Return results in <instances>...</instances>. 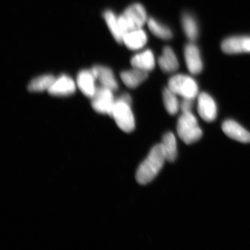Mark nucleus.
I'll use <instances>...</instances> for the list:
<instances>
[{
    "label": "nucleus",
    "instance_id": "1",
    "mask_svg": "<svg viewBox=\"0 0 250 250\" xmlns=\"http://www.w3.org/2000/svg\"><path fill=\"white\" fill-rule=\"evenodd\" d=\"M166 159L163 149L160 145L154 146L148 157L140 166L136 173V180L145 185L151 182L163 167Z\"/></svg>",
    "mask_w": 250,
    "mask_h": 250
},
{
    "label": "nucleus",
    "instance_id": "2",
    "mask_svg": "<svg viewBox=\"0 0 250 250\" xmlns=\"http://www.w3.org/2000/svg\"><path fill=\"white\" fill-rule=\"evenodd\" d=\"M132 99L128 94H124L116 100L111 117L118 126L126 133L132 132L135 127V120L132 108Z\"/></svg>",
    "mask_w": 250,
    "mask_h": 250
},
{
    "label": "nucleus",
    "instance_id": "3",
    "mask_svg": "<svg viewBox=\"0 0 250 250\" xmlns=\"http://www.w3.org/2000/svg\"><path fill=\"white\" fill-rule=\"evenodd\" d=\"M147 21L146 9L139 3L130 5L118 17V24L125 35L130 31L142 29Z\"/></svg>",
    "mask_w": 250,
    "mask_h": 250
},
{
    "label": "nucleus",
    "instance_id": "4",
    "mask_svg": "<svg viewBox=\"0 0 250 250\" xmlns=\"http://www.w3.org/2000/svg\"><path fill=\"white\" fill-rule=\"evenodd\" d=\"M178 135L187 145L195 143L201 138L202 130L191 111L182 112L177 121Z\"/></svg>",
    "mask_w": 250,
    "mask_h": 250
},
{
    "label": "nucleus",
    "instance_id": "5",
    "mask_svg": "<svg viewBox=\"0 0 250 250\" xmlns=\"http://www.w3.org/2000/svg\"><path fill=\"white\" fill-rule=\"evenodd\" d=\"M167 87L183 99L194 100L199 95V86L193 78L188 75L178 74L168 81Z\"/></svg>",
    "mask_w": 250,
    "mask_h": 250
},
{
    "label": "nucleus",
    "instance_id": "6",
    "mask_svg": "<svg viewBox=\"0 0 250 250\" xmlns=\"http://www.w3.org/2000/svg\"><path fill=\"white\" fill-rule=\"evenodd\" d=\"M113 90L104 86L97 87L96 91L92 98V106L96 112L111 116L115 104Z\"/></svg>",
    "mask_w": 250,
    "mask_h": 250
},
{
    "label": "nucleus",
    "instance_id": "7",
    "mask_svg": "<svg viewBox=\"0 0 250 250\" xmlns=\"http://www.w3.org/2000/svg\"><path fill=\"white\" fill-rule=\"evenodd\" d=\"M198 114L208 123L214 121L217 117V105L212 97L206 92L199 94L197 101Z\"/></svg>",
    "mask_w": 250,
    "mask_h": 250
},
{
    "label": "nucleus",
    "instance_id": "8",
    "mask_svg": "<svg viewBox=\"0 0 250 250\" xmlns=\"http://www.w3.org/2000/svg\"><path fill=\"white\" fill-rule=\"evenodd\" d=\"M184 56L189 73L193 75L201 73L203 68L201 52L194 43L190 42L184 47Z\"/></svg>",
    "mask_w": 250,
    "mask_h": 250
},
{
    "label": "nucleus",
    "instance_id": "9",
    "mask_svg": "<svg viewBox=\"0 0 250 250\" xmlns=\"http://www.w3.org/2000/svg\"><path fill=\"white\" fill-rule=\"evenodd\" d=\"M222 51L232 55L250 53V37L234 36L224 40L221 43Z\"/></svg>",
    "mask_w": 250,
    "mask_h": 250
},
{
    "label": "nucleus",
    "instance_id": "10",
    "mask_svg": "<svg viewBox=\"0 0 250 250\" xmlns=\"http://www.w3.org/2000/svg\"><path fill=\"white\" fill-rule=\"evenodd\" d=\"M76 89V83L74 81L67 75H62L55 78L48 92L52 96H68L73 94Z\"/></svg>",
    "mask_w": 250,
    "mask_h": 250
},
{
    "label": "nucleus",
    "instance_id": "11",
    "mask_svg": "<svg viewBox=\"0 0 250 250\" xmlns=\"http://www.w3.org/2000/svg\"><path fill=\"white\" fill-rule=\"evenodd\" d=\"M222 129L229 138L243 143H250V133L241 125L232 120L225 121Z\"/></svg>",
    "mask_w": 250,
    "mask_h": 250
},
{
    "label": "nucleus",
    "instance_id": "12",
    "mask_svg": "<svg viewBox=\"0 0 250 250\" xmlns=\"http://www.w3.org/2000/svg\"><path fill=\"white\" fill-rule=\"evenodd\" d=\"M96 78L92 70H84L80 72L77 78V84L81 91L87 98L92 99L97 87Z\"/></svg>",
    "mask_w": 250,
    "mask_h": 250
},
{
    "label": "nucleus",
    "instance_id": "13",
    "mask_svg": "<svg viewBox=\"0 0 250 250\" xmlns=\"http://www.w3.org/2000/svg\"><path fill=\"white\" fill-rule=\"evenodd\" d=\"M130 63L133 68L148 73L154 70L156 65L154 53L150 49L139 52L131 59Z\"/></svg>",
    "mask_w": 250,
    "mask_h": 250
},
{
    "label": "nucleus",
    "instance_id": "14",
    "mask_svg": "<svg viewBox=\"0 0 250 250\" xmlns=\"http://www.w3.org/2000/svg\"><path fill=\"white\" fill-rule=\"evenodd\" d=\"M158 62L159 67L166 73H174L179 68V60L173 49L169 46L164 47Z\"/></svg>",
    "mask_w": 250,
    "mask_h": 250
},
{
    "label": "nucleus",
    "instance_id": "15",
    "mask_svg": "<svg viewBox=\"0 0 250 250\" xmlns=\"http://www.w3.org/2000/svg\"><path fill=\"white\" fill-rule=\"evenodd\" d=\"M148 42L147 34L142 29L134 30L124 36L123 43L128 49L138 51L142 49Z\"/></svg>",
    "mask_w": 250,
    "mask_h": 250
},
{
    "label": "nucleus",
    "instance_id": "16",
    "mask_svg": "<svg viewBox=\"0 0 250 250\" xmlns=\"http://www.w3.org/2000/svg\"><path fill=\"white\" fill-rule=\"evenodd\" d=\"M97 80L102 86L115 91L118 89V83L114 77L113 72L107 67L97 65L92 69Z\"/></svg>",
    "mask_w": 250,
    "mask_h": 250
},
{
    "label": "nucleus",
    "instance_id": "17",
    "mask_svg": "<svg viewBox=\"0 0 250 250\" xmlns=\"http://www.w3.org/2000/svg\"><path fill=\"white\" fill-rule=\"evenodd\" d=\"M120 76L125 85L129 88L135 89L147 79L148 73L133 67L132 70L122 72Z\"/></svg>",
    "mask_w": 250,
    "mask_h": 250
},
{
    "label": "nucleus",
    "instance_id": "18",
    "mask_svg": "<svg viewBox=\"0 0 250 250\" xmlns=\"http://www.w3.org/2000/svg\"><path fill=\"white\" fill-rule=\"evenodd\" d=\"M181 24L187 38L190 42H195L199 36L198 25L195 18L189 14H184L181 18Z\"/></svg>",
    "mask_w": 250,
    "mask_h": 250
},
{
    "label": "nucleus",
    "instance_id": "19",
    "mask_svg": "<svg viewBox=\"0 0 250 250\" xmlns=\"http://www.w3.org/2000/svg\"><path fill=\"white\" fill-rule=\"evenodd\" d=\"M161 145L167 161L173 162L176 160L177 155V142L174 134L171 132L166 133Z\"/></svg>",
    "mask_w": 250,
    "mask_h": 250
},
{
    "label": "nucleus",
    "instance_id": "20",
    "mask_svg": "<svg viewBox=\"0 0 250 250\" xmlns=\"http://www.w3.org/2000/svg\"><path fill=\"white\" fill-rule=\"evenodd\" d=\"M104 20L110 30L112 36L118 43H123L125 34L118 24V17L111 11H106L104 14Z\"/></svg>",
    "mask_w": 250,
    "mask_h": 250
},
{
    "label": "nucleus",
    "instance_id": "21",
    "mask_svg": "<svg viewBox=\"0 0 250 250\" xmlns=\"http://www.w3.org/2000/svg\"><path fill=\"white\" fill-rule=\"evenodd\" d=\"M146 23H147L149 30L157 38L163 40H170L173 38V33L169 28L159 23L154 18L148 19Z\"/></svg>",
    "mask_w": 250,
    "mask_h": 250
},
{
    "label": "nucleus",
    "instance_id": "22",
    "mask_svg": "<svg viewBox=\"0 0 250 250\" xmlns=\"http://www.w3.org/2000/svg\"><path fill=\"white\" fill-rule=\"evenodd\" d=\"M162 95L165 107L168 113L171 115H176L180 109V103L176 94L167 87L164 89Z\"/></svg>",
    "mask_w": 250,
    "mask_h": 250
},
{
    "label": "nucleus",
    "instance_id": "23",
    "mask_svg": "<svg viewBox=\"0 0 250 250\" xmlns=\"http://www.w3.org/2000/svg\"><path fill=\"white\" fill-rule=\"evenodd\" d=\"M55 78L52 75H43L31 81L28 89L30 92H40L48 90L54 83Z\"/></svg>",
    "mask_w": 250,
    "mask_h": 250
},
{
    "label": "nucleus",
    "instance_id": "24",
    "mask_svg": "<svg viewBox=\"0 0 250 250\" xmlns=\"http://www.w3.org/2000/svg\"><path fill=\"white\" fill-rule=\"evenodd\" d=\"M194 100L190 99H183L180 103V109L182 112L192 111Z\"/></svg>",
    "mask_w": 250,
    "mask_h": 250
}]
</instances>
